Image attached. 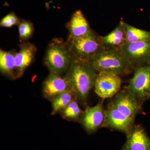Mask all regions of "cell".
I'll use <instances>...</instances> for the list:
<instances>
[{
  "instance_id": "cell-1",
  "label": "cell",
  "mask_w": 150,
  "mask_h": 150,
  "mask_svg": "<svg viewBox=\"0 0 150 150\" xmlns=\"http://www.w3.org/2000/svg\"><path fill=\"white\" fill-rule=\"evenodd\" d=\"M97 71L90 62L73 60L64 78L76 99L85 104L94 87Z\"/></svg>"
},
{
  "instance_id": "cell-2",
  "label": "cell",
  "mask_w": 150,
  "mask_h": 150,
  "mask_svg": "<svg viewBox=\"0 0 150 150\" xmlns=\"http://www.w3.org/2000/svg\"><path fill=\"white\" fill-rule=\"evenodd\" d=\"M72 60L68 42L59 38L51 40L44 59L45 64L51 72L59 75L67 72Z\"/></svg>"
},
{
  "instance_id": "cell-3",
  "label": "cell",
  "mask_w": 150,
  "mask_h": 150,
  "mask_svg": "<svg viewBox=\"0 0 150 150\" xmlns=\"http://www.w3.org/2000/svg\"><path fill=\"white\" fill-rule=\"evenodd\" d=\"M90 62L98 73H111L120 76L129 74L132 69L119 51L113 48H105Z\"/></svg>"
},
{
  "instance_id": "cell-4",
  "label": "cell",
  "mask_w": 150,
  "mask_h": 150,
  "mask_svg": "<svg viewBox=\"0 0 150 150\" xmlns=\"http://www.w3.org/2000/svg\"><path fill=\"white\" fill-rule=\"evenodd\" d=\"M73 60L90 62L105 48L100 36L93 30L83 37L68 41Z\"/></svg>"
},
{
  "instance_id": "cell-5",
  "label": "cell",
  "mask_w": 150,
  "mask_h": 150,
  "mask_svg": "<svg viewBox=\"0 0 150 150\" xmlns=\"http://www.w3.org/2000/svg\"><path fill=\"white\" fill-rule=\"evenodd\" d=\"M117 50L132 69L150 64V40L126 43Z\"/></svg>"
},
{
  "instance_id": "cell-6",
  "label": "cell",
  "mask_w": 150,
  "mask_h": 150,
  "mask_svg": "<svg viewBox=\"0 0 150 150\" xmlns=\"http://www.w3.org/2000/svg\"><path fill=\"white\" fill-rule=\"evenodd\" d=\"M121 83L119 75L108 72L98 73L94 86V91L101 99L111 98L120 91Z\"/></svg>"
},
{
  "instance_id": "cell-7",
  "label": "cell",
  "mask_w": 150,
  "mask_h": 150,
  "mask_svg": "<svg viewBox=\"0 0 150 150\" xmlns=\"http://www.w3.org/2000/svg\"><path fill=\"white\" fill-rule=\"evenodd\" d=\"M150 78V64L138 67L135 69L134 76L126 89L142 102L148 98Z\"/></svg>"
},
{
  "instance_id": "cell-8",
  "label": "cell",
  "mask_w": 150,
  "mask_h": 150,
  "mask_svg": "<svg viewBox=\"0 0 150 150\" xmlns=\"http://www.w3.org/2000/svg\"><path fill=\"white\" fill-rule=\"evenodd\" d=\"M110 103L123 114L134 120L141 110V102L126 89L116 94Z\"/></svg>"
},
{
  "instance_id": "cell-9",
  "label": "cell",
  "mask_w": 150,
  "mask_h": 150,
  "mask_svg": "<svg viewBox=\"0 0 150 150\" xmlns=\"http://www.w3.org/2000/svg\"><path fill=\"white\" fill-rule=\"evenodd\" d=\"M134 119L127 117L110 103L105 110L102 126L121 131L127 135L134 126Z\"/></svg>"
},
{
  "instance_id": "cell-10",
  "label": "cell",
  "mask_w": 150,
  "mask_h": 150,
  "mask_svg": "<svg viewBox=\"0 0 150 150\" xmlns=\"http://www.w3.org/2000/svg\"><path fill=\"white\" fill-rule=\"evenodd\" d=\"M103 103L104 99H101L96 105L87 108L81 115V123L89 134L95 132L102 126L105 115Z\"/></svg>"
},
{
  "instance_id": "cell-11",
  "label": "cell",
  "mask_w": 150,
  "mask_h": 150,
  "mask_svg": "<svg viewBox=\"0 0 150 150\" xmlns=\"http://www.w3.org/2000/svg\"><path fill=\"white\" fill-rule=\"evenodd\" d=\"M19 51L15 56L16 79L21 77L25 70L34 60L37 48L29 42H23L19 45Z\"/></svg>"
},
{
  "instance_id": "cell-12",
  "label": "cell",
  "mask_w": 150,
  "mask_h": 150,
  "mask_svg": "<svg viewBox=\"0 0 150 150\" xmlns=\"http://www.w3.org/2000/svg\"><path fill=\"white\" fill-rule=\"evenodd\" d=\"M69 90L71 89L64 77L51 72L43 84V96L51 101Z\"/></svg>"
},
{
  "instance_id": "cell-13",
  "label": "cell",
  "mask_w": 150,
  "mask_h": 150,
  "mask_svg": "<svg viewBox=\"0 0 150 150\" xmlns=\"http://www.w3.org/2000/svg\"><path fill=\"white\" fill-rule=\"evenodd\" d=\"M126 136L121 150H150V139L141 126H133Z\"/></svg>"
},
{
  "instance_id": "cell-14",
  "label": "cell",
  "mask_w": 150,
  "mask_h": 150,
  "mask_svg": "<svg viewBox=\"0 0 150 150\" xmlns=\"http://www.w3.org/2000/svg\"><path fill=\"white\" fill-rule=\"evenodd\" d=\"M68 27L69 32L68 41L76 40L83 37L92 30L80 10H78L73 14Z\"/></svg>"
},
{
  "instance_id": "cell-15",
  "label": "cell",
  "mask_w": 150,
  "mask_h": 150,
  "mask_svg": "<svg viewBox=\"0 0 150 150\" xmlns=\"http://www.w3.org/2000/svg\"><path fill=\"white\" fill-rule=\"evenodd\" d=\"M100 40L105 48L118 50L124 46L126 43V38L123 21H121L117 27L109 34L100 36Z\"/></svg>"
},
{
  "instance_id": "cell-16",
  "label": "cell",
  "mask_w": 150,
  "mask_h": 150,
  "mask_svg": "<svg viewBox=\"0 0 150 150\" xmlns=\"http://www.w3.org/2000/svg\"><path fill=\"white\" fill-rule=\"evenodd\" d=\"M14 50H0V71L1 73L11 79H16L15 56Z\"/></svg>"
},
{
  "instance_id": "cell-17",
  "label": "cell",
  "mask_w": 150,
  "mask_h": 150,
  "mask_svg": "<svg viewBox=\"0 0 150 150\" xmlns=\"http://www.w3.org/2000/svg\"><path fill=\"white\" fill-rule=\"evenodd\" d=\"M126 43H134L150 40V31L137 28L123 21Z\"/></svg>"
},
{
  "instance_id": "cell-18",
  "label": "cell",
  "mask_w": 150,
  "mask_h": 150,
  "mask_svg": "<svg viewBox=\"0 0 150 150\" xmlns=\"http://www.w3.org/2000/svg\"><path fill=\"white\" fill-rule=\"evenodd\" d=\"M75 99H76V98L74 93L71 90L59 95L51 100V114L55 115L59 111H62Z\"/></svg>"
},
{
  "instance_id": "cell-19",
  "label": "cell",
  "mask_w": 150,
  "mask_h": 150,
  "mask_svg": "<svg viewBox=\"0 0 150 150\" xmlns=\"http://www.w3.org/2000/svg\"><path fill=\"white\" fill-rule=\"evenodd\" d=\"M62 115L68 120H76L81 117L83 111L81 109L76 101L74 100L64 110H62Z\"/></svg>"
},
{
  "instance_id": "cell-20",
  "label": "cell",
  "mask_w": 150,
  "mask_h": 150,
  "mask_svg": "<svg viewBox=\"0 0 150 150\" xmlns=\"http://www.w3.org/2000/svg\"><path fill=\"white\" fill-rule=\"evenodd\" d=\"M19 38L21 41L27 40L32 36L34 27L32 23L28 21L21 20L18 25Z\"/></svg>"
},
{
  "instance_id": "cell-21",
  "label": "cell",
  "mask_w": 150,
  "mask_h": 150,
  "mask_svg": "<svg viewBox=\"0 0 150 150\" xmlns=\"http://www.w3.org/2000/svg\"><path fill=\"white\" fill-rule=\"evenodd\" d=\"M21 20L13 12H11L4 17L0 22L1 27L11 28L14 25H18Z\"/></svg>"
},
{
  "instance_id": "cell-22",
  "label": "cell",
  "mask_w": 150,
  "mask_h": 150,
  "mask_svg": "<svg viewBox=\"0 0 150 150\" xmlns=\"http://www.w3.org/2000/svg\"><path fill=\"white\" fill-rule=\"evenodd\" d=\"M149 97H150V78L149 83V89H148V98H149Z\"/></svg>"
},
{
  "instance_id": "cell-23",
  "label": "cell",
  "mask_w": 150,
  "mask_h": 150,
  "mask_svg": "<svg viewBox=\"0 0 150 150\" xmlns=\"http://www.w3.org/2000/svg\"></svg>"
}]
</instances>
